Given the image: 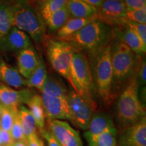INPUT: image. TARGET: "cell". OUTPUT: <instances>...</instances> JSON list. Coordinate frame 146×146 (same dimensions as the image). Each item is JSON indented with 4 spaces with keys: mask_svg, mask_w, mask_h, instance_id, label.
<instances>
[{
    "mask_svg": "<svg viewBox=\"0 0 146 146\" xmlns=\"http://www.w3.org/2000/svg\"><path fill=\"white\" fill-rule=\"evenodd\" d=\"M127 21L141 24H146V8L139 10H128L126 13Z\"/></svg>",
    "mask_w": 146,
    "mask_h": 146,
    "instance_id": "32",
    "label": "cell"
},
{
    "mask_svg": "<svg viewBox=\"0 0 146 146\" xmlns=\"http://www.w3.org/2000/svg\"><path fill=\"white\" fill-rule=\"evenodd\" d=\"M118 130L115 125L105 129L99 135L95 137L89 146H116L117 143Z\"/></svg>",
    "mask_w": 146,
    "mask_h": 146,
    "instance_id": "24",
    "label": "cell"
},
{
    "mask_svg": "<svg viewBox=\"0 0 146 146\" xmlns=\"http://www.w3.org/2000/svg\"><path fill=\"white\" fill-rule=\"evenodd\" d=\"M0 129H1V123H0Z\"/></svg>",
    "mask_w": 146,
    "mask_h": 146,
    "instance_id": "42",
    "label": "cell"
},
{
    "mask_svg": "<svg viewBox=\"0 0 146 146\" xmlns=\"http://www.w3.org/2000/svg\"><path fill=\"white\" fill-rule=\"evenodd\" d=\"M121 24H125L127 27H129L139 37L142 43L146 45V24H141L127 21L125 18Z\"/></svg>",
    "mask_w": 146,
    "mask_h": 146,
    "instance_id": "30",
    "label": "cell"
},
{
    "mask_svg": "<svg viewBox=\"0 0 146 146\" xmlns=\"http://www.w3.org/2000/svg\"><path fill=\"white\" fill-rule=\"evenodd\" d=\"M31 45V41L28 34L14 27L0 39V50L4 53H18L32 47Z\"/></svg>",
    "mask_w": 146,
    "mask_h": 146,
    "instance_id": "13",
    "label": "cell"
},
{
    "mask_svg": "<svg viewBox=\"0 0 146 146\" xmlns=\"http://www.w3.org/2000/svg\"><path fill=\"white\" fill-rule=\"evenodd\" d=\"M109 45L112 67L113 99L116 92L120 94L135 76L142 56L136 54L125 43L116 38L113 37Z\"/></svg>",
    "mask_w": 146,
    "mask_h": 146,
    "instance_id": "1",
    "label": "cell"
},
{
    "mask_svg": "<svg viewBox=\"0 0 146 146\" xmlns=\"http://www.w3.org/2000/svg\"><path fill=\"white\" fill-rule=\"evenodd\" d=\"M146 62L145 58H141L137 68L135 77L139 87L145 86L146 82Z\"/></svg>",
    "mask_w": 146,
    "mask_h": 146,
    "instance_id": "33",
    "label": "cell"
},
{
    "mask_svg": "<svg viewBox=\"0 0 146 146\" xmlns=\"http://www.w3.org/2000/svg\"><path fill=\"white\" fill-rule=\"evenodd\" d=\"M39 133H41V136L46 140L47 146H60L58 141H56V139L54 137L49 131L45 127L43 129H39Z\"/></svg>",
    "mask_w": 146,
    "mask_h": 146,
    "instance_id": "35",
    "label": "cell"
},
{
    "mask_svg": "<svg viewBox=\"0 0 146 146\" xmlns=\"http://www.w3.org/2000/svg\"><path fill=\"white\" fill-rule=\"evenodd\" d=\"M18 110H12L2 106V112L0 117L1 129L3 130L10 132L12 125L14 123V117Z\"/></svg>",
    "mask_w": 146,
    "mask_h": 146,
    "instance_id": "29",
    "label": "cell"
},
{
    "mask_svg": "<svg viewBox=\"0 0 146 146\" xmlns=\"http://www.w3.org/2000/svg\"><path fill=\"white\" fill-rule=\"evenodd\" d=\"M12 146H27V141H16Z\"/></svg>",
    "mask_w": 146,
    "mask_h": 146,
    "instance_id": "39",
    "label": "cell"
},
{
    "mask_svg": "<svg viewBox=\"0 0 146 146\" xmlns=\"http://www.w3.org/2000/svg\"><path fill=\"white\" fill-rule=\"evenodd\" d=\"M66 5L70 18H89L98 13V8L83 0H68Z\"/></svg>",
    "mask_w": 146,
    "mask_h": 146,
    "instance_id": "19",
    "label": "cell"
},
{
    "mask_svg": "<svg viewBox=\"0 0 146 146\" xmlns=\"http://www.w3.org/2000/svg\"><path fill=\"white\" fill-rule=\"evenodd\" d=\"M29 110L33 116L38 129H43L45 127V114L41 97L35 94L27 103Z\"/></svg>",
    "mask_w": 146,
    "mask_h": 146,
    "instance_id": "22",
    "label": "cell"
},
{
    "mask_svg": "<svg viewBox=\"0 0 146 146\" xmlns=\"http://www.w3.org/2000/svg\"><path fill=\"white\" fill-rule=\"evenodd\" d=\"M22 131L25 139L33 134H37V127L35 120L30 110L24 106H21L18 109Z\"/></svg>",
    "mask_w": 146,
    "mask_h": 146,
    "instance_id": "23",
    "label": "cell"
},
{
    "mask_svg": "<svg viewBox=\"0 0 146 146\" xmlns=\"http://www.w3.org/2000/svg\"><path fill=\"white\" fill-rule=\"evenodd\" d=\"M113 39L110 25L97 17L72 35L62 39L70 44L76 52H95L109 44Z\"/></svg>",
    "mask_w": 146,
    "mask_h": 146,
    "instance_id": "3",
    "label": "cell"
},
{
    "mask_svg": "<svg viewBox=\"0 0 146 146\" xmlns=\"http://www.w3.org/2000/svg\"><path fill=\"white\" fill-rule=\"evenodd\" d=\"M75 92L90 106L94 110L97 105L94 98V82L88 58L83 53L74 51L70 69V83Z\"/></svg>",
    "mask_w": 146,
    "mask_h": 146,
    "instance_id": "6",
    "label": "cell"
},
{
    "mask_svg": "<svg viewBox=\"0 0 146 146\" xmlns=\"http://www.w3.org/2000/svg\"></svg>",
    "mask_w": 146,
    "mask_h": 146,
    "instance_id": "43",
    "label": "cell"
},
{
    "mask_svg": "<svg viewBox=\"0 0 146 146\" xmlns=\"http://www.w3.org/2000/svg\"><path fill=\"white\" fill-rule=\"evenodd\" d=\"M114 123L112 118L105 112H98L94 113L89 123L88 129L84 134L87 143H90L95 137L99 135L105 129Z\"/></svg>",
    "mask_w": 146,
    "mask_h": 146,
    "instance_id": "17",
    "label": "cell"
},
{
    "mask_svg": "<svg viewBox=\"0 0 146 146\" xmlns=\"http://www.w3.org/2000/svg\"><path fill=\"white\" fill-rule=\"evenodd\" d=\"M88 57L94 90L104 104L108 106L113 100L112 67L109 44L96 52L88 54Z\"/></svg>",
    "mask_w": 146,
    "mask_h": 146,
    "instance_id": "4",
    "label": "cell"
},
{
    "mask_svg": "<svg viewBox=\"0 0 146 146\" xmlns=\"http://www.w3.org/2000/svg\"><path fill=\"white\" fill-rule=\"evenodd\" d=\"M34 94L30 89L17 91L4 84H0V104L12 110H18L23 104H27Z\"/></svg>",
    "mask_w": 146,
    "mask_h": 146,
    "instance_id": "14",
    "label": "cell"
},
{
    "mask_svg": "<svg viewBox=\"0 0 146 146\" xmlns=\"http://www.w3.org/2000/svg\"><path fill=\"white\" fill-rule=\"evenodd\" d=\"M0 137L2 141L3 146H12L14 143V141L8 131L0 129Z\"/></svg>",
    "mask_w": 146,
    "mask_h": 146,
    "instance_id": "36",
    "label": "cell"
},
{
    "mask_svg": "<svg viewBox=\"0 0 146 146\" xmlns=\"http://www.w3.org/2000/svg\"><path fill=\"white\" fill-rule=\"evenodd\" d=\"M45 118L49 120H70V110L67 98L52 97L41 93Z\"/></svg>",
    "mask_w": 146,
    "mask_h": 146,
    "instance_id": "12",
    "label": "cell"
},
{
    "mask_svg": "<svg viewBox=\"0 0 146 146\" xmlns=\"http://www.w3.org/2000/svg\"><path fill=\"white\" fill-rule=\"evenodd\" d=\"M47 128L60 146H83L79 132L66 122L47 119Z\"/></svg>",
    "mask_w": 146,
    "mask_h": 146,
    "instance_id": "9",
    "label": "cell"
},
{
    "mask_svg": "<svg viewBox=\"0 0 146 146\" xmlns=\"http://www.w3.org/2000/svg\"><path fill=\"white\" fill-rule=\"evenodd\" d=\"M12 27L9 5L0 3V39L8 33Z\"/></svg>",
    "mask_w": 146,
    "mask_h": 146,
    "instance_id": "28",
    "label": "cell"
},
{
    "mask_svg": "<svg viewBox=\"0 0 146 146\" xmlns=\"http://www.w3.org/2000/svg\"><path fill=\"white\" fill-rule=\"evenodd\" d=\"M69 18L70 16H69L66 5H64L52 14L45 21V23L50 31L54 32L61 29L69 19Z\"/></svg>",
    "mask_w": 146,
    "mask_h": 146,
    "instance_id": "26",
    "label": "cell"
},
{
    "mask_svg": "<svg viewBox=\"0 0 146 146\" xmlns=\"http://www.w3.org/2000/svg\"><path fill=\"white\" fill-rule=\"evenodd\" d=\"M40 3V12L44 21L50 16L66 5L68 0H39Z\"/></svg>",
    "mask_w": 146,
    "mask_h": 146,
    "instance_id": "27",
    "label": "cell"
},
{
    "mask_svg": "<svg viewBox=\"0 0 146 146\" xmlns=\"http://www.w3.org/2000/svg\"><path fill=\"white\" fill-rule=\"evenodd\" d=\"M39 61V58L33 47H29L18 52L17 64L20 74L27 79L36 68Z\"/></svg>",
    "mask_w": 146,
    "mask_h": 146,
    "instance_id": "16",
    "label": "cell"
},
{
    "mask_svg": "<svg viewBox=\"0 0 146 146\" xmlns=\"http://www.w3.org/2000/svg\"><path fill=\"white\" fill-rule=\"evenodd\" d=\"M116 146H146V117L118 131Z\"/></svg>",
    "mask_w": 146,
    "mask_h": 146,
    "instance_id": "11",
    "label": "cell"
},
{
    "mask_svg": "<svg viewBox=\"0 0 146 146\" xmlns=\"http://www.w3.org/2000/svg\"><path fill=\"white\" fill-rule=\"evenodd\" d=\"M41 92L47 96L67 98L69 91L61 79L54 76H47Z\"/></svg>",
    "mask_w": 146,
    "mask_h": 146,
    "instance_id": "20",
    "label": "cell"
},
{
    "mask_svg": "<svg viewBox=\"0 0 146 146\" xmlns=\"http://www.w3.org/2000/svg\"><path fill=\"white\" fill-rule=\"evenodd\" d=\"M70 121L76 127L87 131L94 110L74 90L69 91L68 96Z\"/></svg>",
    "mask_w": 146,
    "mask_h": 146,
    "instance_id": "8",
    "label": "cell"
},
{
    "mask_svg": "<svg viewBox=\"0 0 146 146\" xmlns=\"http://www.w3.org/2000/svg\"><path fill=\"white\" fill-rule=\"evenodd\" d=\"M83 1L98 9L102 5L104 0H83Z\"/></svg>",
    "mask_w": 146,
    "mask_h": 146,
    "instance_id": "38",
    "label": "cell"
},
{
    "mask_svg": "<svg viewBox=\"0 0 146 146\" xmlns=\"http://www.w3.org/2000/svg\"><path fill=\"white\" fill-rule=\"evenodd\" d=\"M135 76L120 93L114 107V120L118 131L124 130L145 117V108L139 96Z\"/></svg>",
    "mask_w": 146,
    "mask_h": 146,
    "instance_id": "2",
    "label": "cell"
},
{
    "mask_svg": "<svg viewBox=\"0 0 146 146\" xmlns=\"http://www.w3.org/2000/svg\"><path fill=\"white\" fill-rule=\"evenodd\" d=\"M0 80L16 89L26 86V79L20 74L17 69L2 60H0Z\"/></svg>",
    "mask_w": 146,
    "mask_h": 146,
    "instance_id": "18",
    "label": "cell"
},
{
    "mask_svg": "<svg viewBox=\"0 0 146 146\" xmlns=\"http://www.w3.org/2000/svg\"><path fill=\"white\" fill-rule=\"evenodd\" d=\"M27 141L29 146H44L43 140L39 137L38 133L31 135L27 137Z\"/></svg>",
    "mask_w": 146,
    "mask_h": 146,
    "instance_id": "37",
    "label": "cell"
},
{
    "mask_svg": "<svg viewBox=\"0 0 146 146\" xmlns=\"http://www.w3.org/2000/svg\"><path fill=\"white\" fill-rule=\"evenodd\" d=\"M74 49L66 42L51 40L47 49L49 61L53 68L70 83V69Z\"/></svg>",
    "mask_w": 146,
    "mask_h": 146,
    "instance_id": "7",
    "label": "cell"
},
{
    "mask_svg": "<svg viewBox=\"0 0 146 146\" xmlns=\"http://www.w3.org/2000/svg\"><path fill=\"white\" fill-rule=\"evenodd\" d=\"M0 146H3V143H2V141H1V137H0Z\"/></svg>",
    "mask_w": 146,
    "mask_h": 146,
    "instance_id": "41",
    "label": "cell"
},
{
    "mask_svg": "<svg viewBox=\"0 0 146 146\" xmlns=\"http://www.w3.org/2000/svg\"><path fill=\"white\" fill-rule=\"evenodd\" d=\"M97 17H98V15L89 18H69L64 25L58 31V39L62 40L74 34L87 24L96 19Z\"/></svg>",
    "mask_w": 146,
    "mask_h": 146,
    "instance_id": "21",
    "label": "cell"
},
{
    "mask_svg": "<svg viewBox=\"0 0 146 146\" xmlns=\"http://www.w3.org/2000/svg\"><path fill=\"white\" fill-rule=\"evenodd\" d=\"M10 133L14 142L23 141L27 140L25 137H24L23 131H22L21 120H20L19 113H18V112L15 115L14 123L12 125V129H11Z\"/></svg>",
    "mask_w": 146,
    "mask_h": 146,
    "instance_id": "31",
    "label": "cell"
},
{
    "mask_svg": "<svg viewBox=\"0 0 146 146\" xmlns=\"http://www.w3.org/2000/svg\"><path fill=\"white\" fill-rule=\"evenodd\" d=\"M9 12L12 27L27 33L34 41H42L45 31V21L29 0H15L9 5Z\"/></svg>",
    "mask_w": 146,
    "mask_h": 146,
    "instance_id": "5",
    "label": "cell"
},
{
    "mask_svg": "<svg viewBox=\"0 0 146 146\" xmlns=\"http://www.w3.org/2000/svg\"><path fill=\"white\" fill-rule=\"evenodd\" d=\"M98 10V18L110 26L120 25L127 12L123 0H104Z\"/></svg>",
    "mask_w": 146,
    "mask_h": 146,
    "instance_id": "10",
    "label": "cell"
},
{
    "mask_svg": "<svg viewBox=\"0 0 146 146\" xmlns=\"http://www.w3.org/2000/svg\"><path fill=\"white\" fill-rule=\"evenodd\" d=\"M123 1L127 11L146 8V0H123Z\"/></svg>",
    "mask_w": 146,
    "mask_h": 146,
    "instance_id": "34",
    "label": "cell"
},
{
    "mask_svg": "<svg viewBox=\"0 0 146 146\" xmlns=\"http://www.w3.org/2000/svg\"><path fill=\"white\" fill-rule=\"evenodd\" d=\"M113 37L116 38L129 47L137 55L145 54L146 45L142 43L139 37L125 24L117 25L113 29Z\"/></svg>",
    "mask_w": 146,
    "mask_h": 146,
    "instance_id": "15",
    "label": "cell"
},
{
    "mask_svg": "<svg viewBox=\"0 0 146 146\" xmlns=\"http://www.w3.org/2000/svg\"><path fill=\"white\" fill-rule=\"evenodd\" d=\"M47 77L46 67L42 58H39V64L36 68L26 79V86L29 88H36L41 90Z\"/></svg>",
    "mask_w": 146,
    "mask_h": 146,
    "instance_id": "25",
    "label": "cell"
},
{
    "mask_svg": "<svg viewBox=\"0 0 146 146\" xmlns=\"http://www.w3.org/2000/svg\"><path fill=\"white\" fill-rule=\"evenodd\" d=\"M1 112H2V105L0 104V117H1Z\"/></svg>",
    "mask_w": 146,
    "mask_h": 146,
    "instance_id": "40",
    "label": "cell"
}]
</instances>
